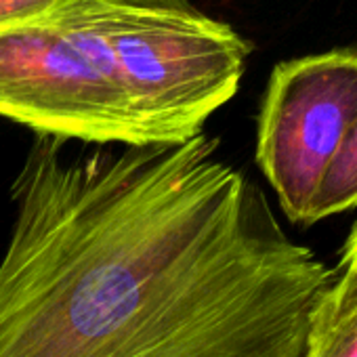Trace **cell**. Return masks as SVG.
Here are the masks:
<instances>
[{
  "instance_id": "7a4b0ae2",
  "label": "cell",
  "mask_w": 357,
  "mask_h": 357,
  "mask_svg": "<svg viewBox=\"0 0 357 357\" xmlns=\"http://www.w3.org/2000/svg\"><path fill=\"white\" fill-rule=\"evenodd\" d=\"M105 57L155 145L204 132L240 89L250 43L192 0H55Z\"/></svg>"
},
{
  "instance_id": "5b68a950",
  "label": "cell",
  "mask_w": 357,
  "mask_h": 357,
  "mask_svg": "<svg viewBox=\"0 0 357 357\" xmlns=\"http://www.w3.org/2000/svg\"><path fill=\"white\" fill-rule=\"evenodd\" d=\"M340 269L311 313L301 357H357V263Z\"/></svg>"
},
{
  "instance_id": "8992f818",
  "label": "cell",
  "mask_w": 357,
  "mask_h": 357,
  "mask_svg": "<svg viewBox=\"0 0 357 357\" xmlns=\"http://www.w3.org/2000/svg\"><path fill=\"white\" fill-rule=\"evenodd\" d=\"M357 208V122L328 164L309 211V225Z\"/></svg>"
},
{
  "instance_id": "ba28073f",
  "label": "cell",
  "mask_w": 357,
  "mask_h": 357,
  "mask_svg": "<svg viewBox=\"0 0 357 357\" xmlns=\"http://www.w3.org/2000/svg\"><path fill=\"white\" fill-rule=\"evenodd\" d=\"M353 263H357V225L353 227V231L349 234V238H347V242H344V246H342L338 267L353 265Z\"/></svg>"
},
{
  "instance_id": "277c9868",
  "label": "cell",
  "mask_w": 357,
  "mask_h": 357,
  "mask_svg": "<svg viewBox=\"0 0 357 357\" xmlns=\"http://www.w3.org/2000/svg\"><path fill=\"white\" fill-rule=\"evenodd\" d=\"M357 122V51L336 49L273 68L257 122L255 160L284 215L309 225L321 176Z\"/></svg>"
},
{
  "instance_id": "3957f363",
  "label": "cell",
  "mask_w": 357,
  "mask_h": 357,
  "mask_svg": "<svg viewBox=\"0 0 357 357\" xmlns=\"http://www.w3.org/2000/svg\"><path fill=\"white\" fill-rule=\"evenodd\" d=\"M0 118L84 145H155L124 86L55 0L0 22Z\"/></svg>"
},
{
  "instance_id": "6da1fadb",
  "label": "cell",
  "mask_w": 357,
  "mask_h": 357,
  "mask_svg": "<svg viewBox=\"0 0 357 357\" xmlns=\"http://www.w3.org/2000/svg\"><path fill=\"white\" fill-rule=\"evenodd\" d=\"M11 202L0 357H301L336 278L206 132L80 149L36 135Z\"/></svg>"
},
{
  "instance_id": "52a82bcc",
  "label": "cell",
  "mask_w": 357,
  "mask_h": 357,
  "mask_svg": "<svg viewBox=\"0 0 357 357\" xmlns=\"http://www.w3.org/2000/svg\"><path fill=\"white\" fill-rule=\"evenodd\" d=\"M51 3L53 0H0V22L40 13Z\"/></svg>"
}]
</instances>
